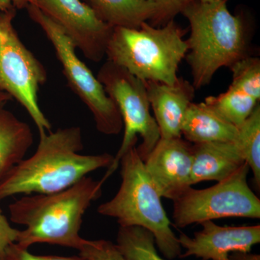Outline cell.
<instances>
[{"label": "cell", "mask_w": 260, "mask_h": 260, "mask_svg": "<svg viewBox=\"0 0 260 260\" xmlns=\"http://www.w3.org/2000/svg\"><path fill=\"white\" fill-rule=\"evenodd\" d=\"M101 20L113 28H139L153 18L155 9L146 0H84Z\"/></svg>", "instance_id": "e0dca14e"}, {"label": "cell", "mask_w": 260, "mask_h": 260, "mask_svg": "<svg viewBox=\"0 0 260 260\" xmlns=\"http://www.w3.org/2000/svg\"><path fill=\"white\" fill-rule=\"evenodd\" d=\"M191 184L223 181L245 164L235 141L192 144Z\"/></svg>", "instance_id": "5bb4252c"}, {"label": "cell", "mask_w": 260, "mask_h": 260, "mask_svg": "<svg viewBox=\"0 0 260 260\" xmlns=\"http://www.w3.org/2000/svg\"><path fill=\"white\" fill-rule=\"evenodd\" d=\"M26 9L30 18L42 28L52 44L68 86L93 114L96 129L102 134L119 135L123 129L119 109L97 77L77 55L74 43L36 5H28Z\"/></svg>", "instance_id": "52a82bcc"}, {"label": "cell", "mask_w": 260, "mask_h": 260, "mask_svg": "<svg viewBox=\"0 0 260 260\" xmlns=\"http://www.w3.org/2000/svg\"><path fill=\"white\" fill-rule=\"evenodd\" d=\"M230 260H260L259 254H250L249 252L235 251L231 253L229 256Z\"/></svg>", "instance_id": "484cf974"}, {"label": "cell", "mask_w": 260, "mask_h": 260, "mask_svg": "<svg viewBox=\"0 0 260 260\" xmlns=\"http://www.w3.org/2000/svg\"><path fill=\"white\" fill-rule=\"evenodd\" d=\"M104 183L87 176L64 190L17 200L9 205L10 220L25 228L15 243L26 249L49 244L79 250L85 241L80 235L84 215L100 198Z\"/></svg>", "instance_id": "7a4b0ae2"}, {"label": "cell", "mask_w": 260, "mask_h": 260, "mask_svg": "<svg viewBox=\"0 0 260 260\" xmlns=\"http://www.w3.org/2000/svg\"><path fill=\"white\" fill-rule=\"evenodd\" d=\"M145 83L160 138H181L183 120L194 97L192 83L182 78H179L174 85L155 81Z\"/></svg>", "instance_id": "4fadbf2b"}, {"label": "cell", "mask_w": 260, "mask_h": 260, "mask_svg": "<svg viewBox=\"0 0 260 260\" xmlns=\"http://www.w3.org/2000/svg\"><path fill=\"white\" fill-rule=\"evenodd\" d=\"M15 15V8L0 12V90L27 111L42 138L51 127L38 101L39 88L47 80V70L20 40L13 25Z\"/></svg>", "instance_id": "ba28073f"}, {"label": "cell", "mask_w": 260, "mask_h": 260, "mask_svg": "<svg viewBox=\"0 0 260 260\" xmlns=\"http://www.w3.org/2000/svg\"><path fill=\"white\" fill-rule=\"evenodd\" d=\"M203 229L189 237L181 234L178 237L181 249L180 257L194 256L203 260H229L231 253L250 252L260 242V225L220 226L213 220L201 223Z\"/></svg>", "instance_id": "7c38bea8"}, {"label": "cell", "mask_w": 260, "mask_h": 260, "mask_svg": "<svg viewBox=\"0 0 260 260\" xmlns=\"http://www.w3.org/2000/svg\"><path fill=\"white\" fill-rule=\"evenodd\" d=\"M186 30L175 20L160 27L145 22L139 28L115 27L108 42V60L143 81L174 85L188 46Z\"/></svg>", "instance_id": "277c9868"}, {"label": "cell", "mask_w": 260, "mask_h": 260, "mask_svg": "<svg viewBox=\"0 0 260 260\" xmlns=\"http://www.w3.org/2000/svg\"><path fill=\"white\" fill-rule=\"evenodd\" d=\"M232 83L230 87L260 100V60L259 58L246 56L230 68Z\"/></svg>", "instance_id": "44dd1931"}, {"label": "cell", "mask_w": 260, "mask_h": 260, "mask_svg": "<svg viewBox=\"0 0 260 260\" xmlns=\"http://www.w3.org/2000/svg\"><path fill=\"white\" fill-rule=\"evenodd\" d=\"M32 143L30 126L0 107V181L25 158Z\"/></svg>", "instance_id": "2e32d148"}, {"label": "cell", "mask_w": 260, "mask_h": 260, "mask_svg": "<svg viewBox=\"0 0 260 260\" xmlns=\"http://www.w3.org/2000/svg\"><path fill=\"white\" fill-rule=\"evenodd\" d=\"M250 169L245 162L232 175L203 189L189 187L174 202L173 220L179 228L207 220L260 218V200L248 184Z\"/></svg>", "instance_id": "9c48e42d"}, {"label": "cell", "mask_w": 260, "mask_h": 260, "mask_svg": "<svg viewBox=\"0 0 260 260\" xmlns=\"http://www.w3.org/2000/svg\"><path fill=\"white\" fill-rule=\"evenodd\" d=\"M12 100V98L8 93L0 90V107H4L7 102Z\"/></svg>", "instance_id": "f1b7e54d"}, {"label": "cell", "mask_w": 260, "mask_h": 260, "mask_svg": "<svg viewBox=\"0 0 260 260\" xmlns=\"http://www.w3.org/2000/svg\"><path fill=\"white\" fill-rule=\"evenodd\" d=\"M61 27L89 60L106 56L112 26L101 20L81 0H36L34 5Z\"/></svg>", "instance_id": "30bf717a"}, {"label": "cell", "mask_w": 260, "mask_h": 260, "mask_svg": "<svg viewBox=\"0 0 260 260\" xmlns=\"http://www.w3.org/2000/svg\"><path fill=\"white\" fill-rule=\"evenodd\" d=\"M79 126L59 128L40 138L30 158L15 166L0 181V201L14 195L51 194L73 186L89 173L109 168L111 154L83 155Z\"/></svg>", "instance_id": "6da1fadb"}, {"label": "cell", "mask_w": 260, "mask_h": 260, "mask_svg": "<svg viewBox=\"0 0 260 260\" xmlns=\"http://www.w3.org/2000/svg\"><path fill=\"white\" fill-rule=\"evenodd\" d=\"M79 255L84 260H129L116 244L104 240H87L79 249Z\"/></svg>", "instance_id": "7402d4cb"}, {"label": "cell", "mask_w": 260, "mask_h": 260, "mask_svg": "<svg viewBox=\"0 0 260 260\" xmlns=\"http://www.w3.org/2000/svg\"><path fill=\"white\" fill-rule=\"evenodd\" d=\"M236 143L245 162L252 171L258 189L260 186V106L239 127Z\"/></svg>", "instance_id": "ffe728a7"}, {"label": "cell", "mask_w": 260, "mask_h": 260, "mask_svg": "<svg viewBox=\"0 0 260 260\" xmlns=\"http://www.w3.org/2000/svg\"><path fill=\"white\" fill-rule=\"evenodd\" d=\"M153 5L155 13L148 23L154 27H160L174 20L194 0H146Z\"/></svg>", "instance_id": "603a6c76"}, {"label": "cell", "mask_w": 260, "mask_h": 260, "mask_svg": "<svg viewBox=\"0 0 260 260\" xmlns=\"http://www.w3.org/2000/svg\"><path fill=\"white\" fill-rule=\"evenodd\" d=\"M229 260H230V259H229Z\"/></svg>", "instance_id": "4dcf8cb0"}, {"label": "cell", "mask_w": 260, "mask_h": 260, "mask_svg": "<svg viewBox=\"0 0 260 260\" xmlns=\"http://www.w3.org/2000/svg\"><path fill=\"white\" fill-rule=\"evenodd\" d=\"M181 136L192 144L235 141L239 128L219 116L205 102L191 103L181 125Z\"/></svg>", "instance_id": "9a60e30c"}, {"label": "cell", "mask_w": 260, "mask_h": 260, "mask_svg": "<svg viewBox=\"0 0 260 260\" xmlns=\"http://www.w3.org/2000/svg\"><path fill=\"white\" fill-rule=\"evenodd\" d=\"M116 244L129 260H165L157 251L153 234L142 227L119 226Z\"/></svg>", "instance_id": "d6986e66"}, {"label": "cell", "mask_w": 260, "mask_h": 260, "mask_svg": "<svg viewBox=\"0 0 260 260\" xmlns=\"http://www.w3.org/2000/svg\"><path fill=\"white\" fill-rule=\"evenodd\" d=\"M227 2L194 0L181 13L190 26L185 57L195 90L208 85L220 68L248 56L245 21L231 13Z\"/></svg>", "instance_id": "3957f363"}, {"label": "cell", "mask_w": 260, "mask_h": 260, "mask_svg": "<svg viewBox=\"0 0 260 260\" xmlns=\"http://www.w3.org/2000/svg\"><path fill=\"white\" fill-rule=\"evenodd\" d=\"M121 183L115 196L99 205L98 213L116 219L121 227L139 226L153 234L155 245L168 259L180 257L179 239L161 203V196L145 169L136 145L121 157Z\"/></svg>", "instance_id": "5b68a950"}, {"label": "cell", "mask_w": 260, "mask_h": 260, "mask_svg": "<svg viewBox=\"0 0 260 260\" xmlns=\"http://www.w3.org/2000/svg\"><path fill=\"white\" fill-rule=\"evenodd\" d=\"M12 8L14 7L12 5L10 0H0V12L7 11Z\"/></svg>", "instance_id": "83f0119b"}, {"label": "cell", "mask_w": 260, "mask_h": 260, "mask_svg": "<svg viewBox=\"0 0 260 260\" xmlns=\"http://www.w3.org/2000/svg\"><path fill=\"white\" fill-rule=\"evenodd\" d=\"M201 1H212V0H201Z\"/></svg>", "instance_id": "f546056e"}, {"label": "cell", "mask_w": 260, "mask_h": 260, "mask_svg": "<svg viewBox=\"0 0 260 260\" xmlns=\"http://www.w3.org/2000/svg\"><path fill=\"white\" fill-rule=\"evenodd\" d=\"M10 1L16 10L24 9L28 5L36 4V0H10Z\"/></svg>", "instance_id": "4316f807"}, {"label": "cell", "mask_w": 260, "mask_h": 260, "mask_svg": "<svg viewBox=\"0 0 260 260\" xmlns=\"http://www.w3.org/2000/svg\"><path fill=\"white\" fill-rule=\"evenodd\" d=\"M192 145L181 138H160L144 160L161 198L174 200L191 187Z\"/></svg>", "instance_id": "8fae6325"}, {"label": "cell", "mask_w": 260, "mask_h": 260, "mask_svg": "<svg viewBox=\"0 0 260 260\" xmlns=\"http://www.w3.org/2000/svg\"><path fill=\"white\" fill-rule=\"evenodd\" d=\"M4 260H84L80 255L61 256L55 255H37L32 254L28 249L13 243L7 249Z\"/></svg>", "instance_id": "cb8c5ba5"}, {"label": "cell", "mask_w": 260, "mask_h": 260, "mask_svg": "<svg viewBox=\"0 0 260 260\" xmlns=\"http://www.w3.org/2000/svg\"><path fill=\"white\" fill-rule=\"evenodd\" d=\"M205 104L219 116L239 128L259 105V101L229 86L217 96H208Z\"/></svg>", "instance_id": "ac0fdd59"}, {"label": "cell", "mask_w": 260, "mask_h": 260, "mask_svg": "<svg viewBox=\"0 0 260 260\" xmlns=\"http://www.w3.org/2000/svg\"><path fill=\"white\" fill-rule=\"evenodd\" d=\"M19 231L12 227L5 215L0 212V260H4L7 249L16 242Z\"/></svg>", "instance_id": "d4e9b609"}, {"label": "cell", "mask_w": 260, "mask_h": 260, "mask_svg": "<svg viewBox=\"0 0 260 260\" xmlns=\"http://www.w3.org/2000/svg\"><path fill=\"white\" fill-rule=\"evenodd\" d=\"M106 93L119 109L124 128L120 148L102 180L105 182L117 169L121 157L136 145L138 135L141 144L136 147L144 161L160 139V131L151 113L145 83L112 61L107 60L97 75Z\"/></svg>", "instance_id": "8992f818"}]
</instances>
